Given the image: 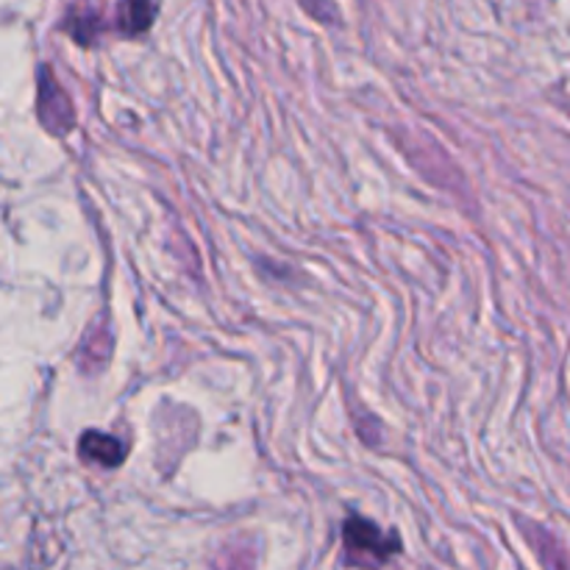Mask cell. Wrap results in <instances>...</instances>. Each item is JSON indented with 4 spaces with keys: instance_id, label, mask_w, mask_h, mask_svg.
<instances>
[{
    "instance_id": "4",
    "label": "cell",
    "mask_w": 570,
    "mask_h": 570,
    "mask_svg": "<svg viewBox=\"0 0 570 570\" xmlns=\"http://www.w3.org/2000/svg\"><path fill=\"white\" fill-rule=\"evenodd\" d=\"M111 356V334L104 323H98L95 328H89L87 337L78 345V365L83 367V373H98L100 367L109 362Z\"/></svg>"
},
{
    "instance_id": "5",
    "label": "cell",
    "mask_w": 570,
    "mask_h": 570,
    "mask_svg": "<svg viewBox=\"0 0 570 570\" xmlns=\"http://www.w3.org/2000/svg\"><path fill=\"white\" fill-rule=\"evenodd\" d=\"M154 0H122L120 9H117V28L126 33H142L154 22Z\"/></svg>"
},
{
    "instance_id": "1",
    "label": "cell",
    "mask_w": 570,
    "mask_h": 570,
    "mask_svg": "<svg viewBox=\"0 0 570 570\" xmlns=\"http://www.w3.org/2000/svg\"><path fill=\"white\" fill-rule=\"evenodd\" d=\"M343 543L351 560L356 562H384L401 551L399 534H384L367 518H348L345 521Z\"/></svg>"
},
{
    "instance_id": "3",
    "label": "cell",
    "mask_w": 570,
    "mask_h": 570,
    "mask_svg": "<svg viewBox=\"0 0 570 570\" xmlns=\"http://www.w3.org/2000/svg\"><path fill=\"white\" fill-rule=\"evenodd\" d=\"M78 454H81V460L92 462V465L117 468L126 460V445L111 438V434L83 432L81 440H78Z\"/></svg>"
},
{
    "instance_id": "2",
    "label": "cell",
    "mask_w": 570,
    "mask_h": 570,
    "mask_svg": "<svg viewBox=\"0 0 570 570\" xmlns=\"http://www.w3.org/2000/svg\"><path fill=\"white\" fill-rule=\"evenodd\" d=\"M39 120L53 134H67L76 126V111L65 89L56 83L50 67L39 70Z\"/></svg>"
}]
</instances>
